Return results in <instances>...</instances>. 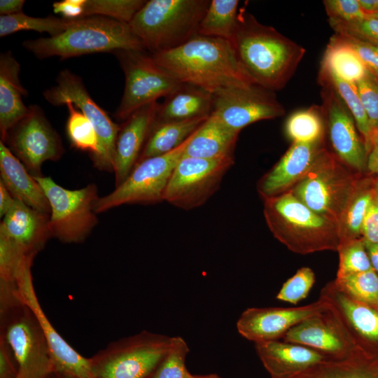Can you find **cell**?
Here are the masks:
<instances>
[{"label": "cell", "mask_w": 378, "mask_h": 378, "mask_svg": "<svg viewBox=\"0 0 378 378\" xmlns=\"http://www.w3.org/2000/svg\"><path fill=\"white\" fill-rule=\"evenodd\" d=\"M231 43L249 81L272 91L285 87L305 54L301 46L244 9L238 12Z\"/></svg>", "instance_id": "1"}, {"label": "cell", "mask_w": 378, "mask_h": 378, "mask_svg": "<svg viewBox=\"0 0 378 378\" xmlns=\"http://www.w3.org/2000/svg\"><path fill=\"white\" fill-rule=\"evenodd\" d=\"M151 55L181 83L212 94L252 84L243 72L231 42L223 38L196 34L177 48Z\"/></svg>", "instance_id": "2"}, {"label": "cell", "mask_w": 378, "mask_h": 378, "mask_svg": "<svg viewBox=\"0 0 378 378\" xmlns=\"http://www.w3.org/2000/svg\"><path fill=\"white\" fill-rule=\"evenodd\" d=\"M22 46L39 59L59 57L65 59L119 50H146L129 24L102 16L78 18L59 35L27 40Z\"/></svg>", "instance_id": "3"}, {"label": "cell", "mask_w": 378, "mask_h": 378, "mask_svg": "<svg viewBox=\"0 0 378 378\" xmlns=\"http://www.w3.org/2000/svg\"><path fill=\"white\" fill-rule=\"evenodd\" d=\"M263 214L273 236L294 253L338 249V226L307 207L290 190L265 199Z\"/></svg>", "instance_id": "4"}, {"label": "cell", "mask_w": 378, "mask_h": 378, "mask_svg": "<svg viewBox=\"0 0 378 378\" xmlns=\"http://www.w3.org/2000/svg\"><path fill=\"white\" fill-rule=\"evenodd\" d=\"M209 0H150L129 23L151 55L177 48L197 34Z\"/></svg>", "instance_id": "5"}, {"label": "cell", "mask_w": 378, "mask_h": 378, "mask_svg": "<svg viewBox=\"0 0 378 378\" xmlns=\"http://www.w3.org/2000/svg\"><path fill=\"white\" fill-rule=\"evenodd\" d=\"M0 338L13 353L16 378H48L54 372L43 331L18 291L0 293Z\"/></svg>", "instance_id": "6"}, {"label": "cell", "mask_w": 378, "mask_h": 378, "mask_svg": "<svg viewBox=\"0 0 378 378\" xmlns=\"http://www.w3.org/2000/svg\"><path fill=\"white\" fill-rule=\"evenodd\" d=\"M325 147L307 175L290 190L313 211L338 223L360 177Z\"/></svg>", "instance_id": "7"}, {"label": "cell", "mask_w": 378, "mask_h": 378, "mask_svg": "<svg viewBox=\"0 0 378 378\" xmlns=\"http://www.w3.org/2000/svg\"><path fill=\"white\" fill-rule=\"evenodd\" d=\"M172 337L146 330L110 343L89 358L95 378H151Z\"/></svg>", "instance_id": "8"}, {"label": "cell", "mask_w": 378, "mask_h": 378, "mask_svg": "<svg viewBox=\"0 0 378 378\" xmlns=\"http://www.w3.org/2000/svg\"><path fill=\"white\" fill-rule=\"evenodd\" d=\"M41 187L50 205L52 237L66 243L84 241L97 225L94 205L98 197L96 185L91 183L69 190L49 176H34Z\"/></svg>", "instance_id": "9"}, {"label": "cell", "mask_w": 378, "mask_h": 378, "mask_svg": "<svg viewBox=\"0 0 378 378\" xmlns=\"http://www.w3.org/2000/svg\"><path fill=\"white\" fill-rule=\"evenodd\" d=\"M193 133L173 150L137 162L120 185L97 200L94 205L95 213L123 204H153L164 201V195L173 171Z\"/></svg>", "instance_id": "10"}, {"label": "cell", "mask_w": 378, "mask_h": 378, "mask_svg": "<svg viewBox=\"0 0 378 378\" xmlns=\"http://www.w3.org/2000/svg\"><path fill=\"white\" fill-rule=\"evenodd\" d=\"M125 75V88L115 117L125 120L139 108L166 97L181 84L159 66L146 50H119L113 52Z\"/></svg>", "instance_id": "11"}, {"label": "cell", "mask_w": 378, "mask_h": 378, "mask_svg": "<svg viewBox=\"0 0 378 378\" xmlns=\"http://www.w3.org/2000/svg\"><path fill=\"white\" fill-rule=\"evenodd\" d=\"M234 162V156L219 158L182 156L168 183L164 201L184 210L202 206L218 190Z\"/></svg>", "instance_id": "12"}, {"label": "cell", "mask_w": 378, "mask_h": 378, "mask_svg": "<svg viewBox=\"0 0 378 378\" xmlns=\"http://www.w3.org/2000/svg\"><path fill=\"white\" fill-rule=\"evenodd\" d=\"M45 99L53 106L74 104L92 122L98 137L99 152L92 159L100 170L113 172L115 142L120 125L115 123L90 97L81 78L70 70L63 69L56 84L43 92Z\"/></svg>", "instance_id": "13"}, {"label": "cell", "mask_w": 378, "mask_h": 378, "mask_svg": "<svg viewBox=\"0 0 378 378\" xmlns=\"http://www.w3.org/2000/svg\"><path fill=\"white\" fill-rule=\"evenodd\" d=\"M33 176H39L42 164L58 160L64 153L59 134L42 108L33 104L29 112L7 133L3 141Z\"/></svg>", "instance_id": "14"}, {"label": "cell", "mask_w": 378, "mask_h": 378, "mask_svg": "<svg viewBox=\"0 0 378 378\" xmlns=\"http://www.w3.org/2000/svg\"><path fill=\"white\" fill-rule=\"evenodd\" d=\"M212 113L228 127L240 132L253 122L283 116L285 109L274 91L248 84L214 94Z\"/></svg>", "instance_id": "15"}, {"label": "cell", "mask_w": 378, "mask_h": 378, "mask_svg": "<svg viewBox=\"0 0 378 378\" xmlns=\"http://www.w3.org/2000/svg\"><path fill=\"white\" fill-rule=\"evenodd\" d=\"M322 108L333 154L347 167L367 174V150L349 111L330 88L321 85Z\"/></svg>", "instance_id": "16"}, {"label": "cell", "mask_w": 378, "mask_h": 378, "mask_svg": "<svg viewBox=\"0 0 378 378\" xmlns=\"http://www.w3.org/2000/svg\"><path fill=\"white\" fill-rule=\"evenodd\" d=\"M32 261L27 262L18 276V295L34 313L48 342L54 372L73 378H95L88 358L74 350L54 328L38 300L31 276Z\"/></svg>", "instance_id": "17"}, {"label": "cell", "mask_w": 378, "mask_h": 378, "mask_svg": "<svg viewBox=\"0 0 378 378\" xmlns=\"http://www.w3.org/2000/svg\"><path fill=\"white\" fill-rule=\"evenodd\" d=\"M282 340L307 346L328 359H342L365 350L358 346L330 307L293 327Z\"/></svg>", "instance_id": "18"}, {"label": "cell", "mask_w": 378, "mask_h": 378, "mask_svg": "<svg viewBox=\"0 0 378 378\" xmlns=\"http://www.w3.org/2000/svg\"><path fill=\"white\" fill-rule=\"evenodd\" d=\"M329 307L319 297L317 301L298 307L248 308L239 318L237 328L242 337L255 343L277 340L295 326Z\"/></svg>", "instance_id": "19"}, {"label": "cell", "mask_w": 378, "mask_h": 378, "mask_svg": "<svg viewBox=\"0 0 378 378\" xmlns=\"http://www.w3.org/2000/svg\"><path fill=\"white\" fill-rule=\"evenodd\" d=\"M320 298L329 303L359 347L378 354V309L351 297L333 281L322 288Z\"/></svg>", "instance_id": "20"}, {"label": "cell", "mask_w": 378, "mask_h": 378, "mask_svg": "<svg viewBox=\"0 0 378 378\" xmlns=\"http://www.w3.org/2000/svg\"><path fill=\"white\" fill-rule=\"evenodd\" d=\"M159 104L154 102L139 108L120 125L113 163L115 187L127 178L136 164L155 122Z\"/></svg>", "instance_id": "21"}, {"label": "cell", "mask_w": 378, "mask_h": 378, "mask_svg": "<svg viewBox=\"0 0 378 378\" xmlns=\"http://www.w3.org/2000/svg\"><path fill=\"white\" fill-rule=\"evenodd\" d=\"M323 141L293 142L278 162L259 180L257 190L263 200L283 194L299 183L325 147Z\"/></svg>", "instance_id": "22"}, {"label": "cell", "mask_w": 378, "mask_h": 378, "mask_svg": "<svg viewBox=\"0 0 378 378\" xmlns=\"http://www.w3.org/2000/svg\"><path fill=\"white\" fill-rule=\"evenodd\" d=\"M50 214L36 210L15 199L3 217L0 234L15 242L27 255L34 258L52 237Z\"/></svg>", "instance_id": "23"}, {"label": "cell", "mask_w": 378, "mask_h": 378, "mask_svg": "<svg viewBox=\"0 0 378 378\" xmlns=\"http://www.w3.org/2000/svg\"><path fill=\"white\" fill-rule=\"evenodd\" d=\"M256 353L272 378H294L328 359L304 345L272 340L255 343Z\"/></svg>", "instance_id": "24"}, {"label": "cell", "mask_w": 378, "mask_h": 378, "mask_svg": "<svg viewBox=\"0 0 378 378\" xmlns=\"http://www.w3.org/2000/svg\"><path fill=\"white\" fill-rule=\"evenodd\" d=\"M20 65L12 52L0 55V134L4 141L8 132L29 112L22 99L27 90L20 79Z\"/></svg>", "instance_id": "25"}, {"label": "cell", "mask_w": 378, "mask_h": 378, "mask_svg": "<svg viewBox=\"0 0 378 378\" xmlns=\"http://www.w3.org/2000/svg\"><path fill=\"white\" fill-rule=\"evenodd\" d=\"M0 182L15 199L36 210L50 214L48 201L41 187L2 141H0Z\"/></svg>", "instance_id": "26"}, {"label": "cell", "mask_w": 378, "mask_h": 378, "mask_svg": "<svg viewBox=\"0 0 378 378\" xmlns=\"http://www.w3.org/2000/svg\"><path fill=\"white\" fill-rule=\"evenodd\" d=\"M214 94L199 87L181 83L159 104L155 122H181L209 117Z\"/></svg>", "instance_id": "27"}, {"label": "cell", "mask_w": 378, "mask_h": 378, "mask_svg": "<svg viewBox=\"0 0 378 378\" xmlns=\"http://www.w3.org/2000/svg\"><path fill=\"white\" fill-rule=\"evenodd\" d=\"M239 134L211 113L193 133L183 157L219 158L234 156Z\"/></svg>", "instance_id": "28"}, {"label": "cell", "mask_w": 378, "mask_h": 378, "mask_svg": "<svg viewBox=\"0 0 378 378\" xmlns=\"http://www.w3.org/2000/svg\"><path fill=\"white\" fill-rule=\"evenodd\" d=\"M294 378H378V354L360 350L342 359H326Z\"/></svg>", "instance_id": "29"}, {"label": "cell", "mask_w": 378, "mask_h": 378, "mask_svg": "<svg viewBox=\"0 0 378 378\" xmlns=\"http://www.w3.org/2000/svg\"><path fill=\"white\" fill-rule=\"evenodd\" d=\"M209 117L181 122H155L137 162L167 153L178 147Z\"/></svg>", "instance_id": "30"}, {"label": "cell", "mask_w": 378, "mask_h": 378, "mask_svg": "<svg viewBox=\"0 0 378 378\" xmlns=\"http://www.w3.org/2000/svg\"><path fill=\"white\" fill-rule=\"evenodd\" d=\"M374 178L368 173L360 177L338 223L340 244L361 237L362 224L374 195Z\"/></svg>", "instance_id": "31"}, {"label": "cell", "mask_w": 378, "mask_h": 378, "mask_svg": "<svg viewBox=\"0 0 378 378\" xmlns=\"http://www.w3.org/2000/svg\"><path fill=\"white\" fill-rule=\"evenodd\" d=\"M321 68L338 78L356 84L365 76L368 69L354 50L339 35H333L324 52Z\"/></svg>", "instance_id": "32"}, {"label": "cell", "mask_w": 378, "mask_h": 378, "mask_svg": "<svg viewBox=\"0 0 378 378\" xmlns=\"http://www.w3.org/2000/svg\"><path fill=\"white\" fill-rule=\"evenodd\" d=\"M318 82L321 85H326L333 90L344 102L354 119L368 153L370 146L371 130L356 84L348 83L338 78L331 71L321 67Z\"/></svg>", "instance_id": "33"}, {"label": "cell", "mask_w": 378, "mask_h": 378, "mask_svg": "<svg viewBox=\"0 0 378 378\" xmlns=\"http://www.w3.org/2000/svg\"><path fill=\"white\" fill-rule=\"evenodd\" d=\"M238 0H211L197 29V34L231 42L238 16Z\"/></svg>", "instance_id": "34"}, {"label": "cell", "mask_w": 378, "mask_h": 378, "mask_svg": "<svg viewBox=\"0 0 378 378\" xmlns=\"http://www.w3.org/2000/svg\"><path fill=\"white\" fill-rule=\"evenodd\" d=\"M326 120L322 106L312 105L293 113L285 123V133L293 143L324 140Z\"/></svg>", "instance_id": "35"}, {"label": "cell", "mask_w": 378, "mask_h": 378, "mask_svg": "<svg viewBox=\"0 0 378 378\" xmlns=\"http://www.w3.org/2000/svg\"><path fill=\"white\" fill-rule=\"evenodd\" d=\"M77 20L53 16L35 18L23 13L0 15V36L4 37L22 30L48 33L50 36H55L72 27Z\"/></svg>", "instance_id": "36"}, {"label": "cell", "mask_w": 378, "mask_h": 378, "mask_svg": "<svg viewBox=\"0 0 378 378\" xmlns=\"http://www.w3.org/2000/svg\"><path fill=\"white\" fill-rule=\"evenodd\" d=\"M65 105L69 111L66 131L71 146L88 152L91 158H94L99 152V141L92 122L73 103L68 102Z\"/></svg>", "instance_id": "37"}, {"label": "cell", "mask_w": 378, "mask_h": 378, "mask_svg": "<svg viewBox=\"0 0 378 378\" xmlns=\"http://www.w3.org/2000/svg\"><path fill=\"white\" fill-rule=\"evenodd\" d=\"M333 281L351 297L378 309V274L374 270L335 278Z\"/></svg>", "instance_id": "38"}, {"label": "cell", "mask_w": 378, "mask_h": 378, "mask_svg": "<svg viewBox=\"0 0 378 378\" xmlns=\"http://www.w3.org/2000/svg\"><path fill=\"white\" fill-rule=\"evenodd\" d=\"M146 2L144 0H83V18L102 16L129 24Z\"/></svg>", "instance_id": "39"}, {"label": "cell", "mask_w": 378, "mask_h": 378, "mask_svg": "<svg viewBox=\"0 0 378 378\" xmlns=\"http://www.w3.org/2000/svg\"><path fill=\"white\" fill-rule=\"evenodd\" d=\"M336 278L373 270L362 237L340 244Z\"/></svg>", "instance_id": "40"}, {"label": "cell", "mask_w": 378, "mask_h": 378, "mask_svg": "<svg viewBox=\"0 0 378 378\" xmlns=\"http://www.w3.org/2000/svg\"><path fill=\"white\" fill-rule=\"evenodd\" d=\"M189 348L179 336L172 337L171 346L151 378H193L186 366Z\"/></svg>", "instance_id": "41"}, {"label": "cell", "mask_w": 378, "mask_h": 378, "mask_svg": "<svg viewBox=\"0 0 378 378\" xmlns=\"http://www.w3.org/2000/svg\"><path fill=\"white\" fill-rule=\"evenodd\" d=\"M314 282L313 270L307 267H301L283 284L276 298L296 304L308 295Z\"/></svg>", "instance_id": "42"}, {"label": "cell", "mask_w": 378, "mask_h": 378, "mask_svg": "<svg viewBox=\"0 0 378 378\" xmlns=\"http://www.w3.org/2000/svg\"><path fill=\"white\" fill-rule=\"evenodd\" d=\"M356 86L369 121L372 136L378 130V78L368 71Z\"/></svg>", "instance_id": "43"}, {"label": "cell", "mask_w": 378, "mask_h": 378, "mask_svg": "<svg viewBox=\"0 0 378 378\" xmlns=\"http://www.w3.org/2000/svg\"><path fill=\"white\" fill-rule=\"evenodd\" d=\"M335 34L378 43V19L370 16L349 22L329 21Z\"/></svg>", "instance_id": "44"}, {"label": "cell", "mask_w": 378, "mask_h": 378, "mask_svg": "<svg viewBox=\"0 0 378 378\" xmlns=\"http://www.w3.org/2000/svg\"><path fill=\"white\" fill-rule=\"evenodd\" d=\"M323 3L329 21L349 22L366 17L358 0H325Z\"/></svg>", "instance_id": "45"}, {"label": "cell", "mask_w": 378, "mask_h": 378, "mask_svg": "<svg viewBox=\"0 0 378 378\" xmlns=\"http://www.w3.org/2000/svg\"><path fill=\"white\" fill-rule=\"evenodd\" d=\"M337 35L354 50L368 71L378 78V43Z\"/></svg>", "instance_id": "46"}, {"label": "cell", "mask_w": 378, "mask_h": 378, "mask_svg": "<svg viewBox=\"0 0 378 378\" xmlns=\"http://www.w3.org/2000/svg\"><path fill=\"white\" fill-rule=\"evenodd\" d=\"M361 237L369 243H378V197L375 195L365 216Z\"/></svg>", "instance_id": "47"}, {"label": "cell", "mask_w": 378, "mask_h": 378, "mask_svg": "<svg viewBox=\"0 0 378 378\" xmlns=\"http://www.w3.org/2000/svg\"><path fill=\"white\" fill-rule=\"evenodd\" d=\"M17 365L6 342L0 338V378H16Z\"/></svg>", "instance_id": "48"}, {"label": "cell", "mask_w": 378, "mask_h": 378, "mask_svg": "<svg viewBox=\"0 0 378 378\" xmlns=\"http://www.w3.org/2000/svg\"><path fill=\"white\" fill-rule=\"evenodd\" d=\"M83 0H63L54 2L52 4L53 12L60 14L67 19H78L83 18Z\"/></svg>", "instance_id": "49"}, {"label": "cell", "mask_w": 378, "mask_h": 378, "mask_svg": "<svg viewBox=\"0 0 378 378\" xmlns=\"http://www.w3.org/2000/svg\"><path fill=\"white\" fill-rule=\"evenodd\" d=\"M368 173L378 176V130L371 136L370 146L367 156Z\"/></svg>", "instance_id": "50"}, {"label": "cell", "mask_w": 378, "mask_h": 378, "mask_svg": "<svg viewBox=\"0 0 378 378\" xmlns=\"http://www.w3.org/2000/svg\"><path fill=\"white\" fill-rule=\"evenodd\" d=\"M25 4L24 0H1V15H11L22 13V8Z\"/></svg>", "instance_id": "51"}, {"label": "cell", "mask_w": 378, "mask_h": 378, "mask_svg": "<svg viewBox=\"0 0 378 378\" xmlns=\"http://www.w3.org/2000/svg\"><path fill=\"white\" fill-rule=\"evenodd\" d=\"M15 198L10 194L4 185L0 182V216L3 218L12 208Z\"/></svg>", "instance_id": "52"}, {"label": "cell", "mask_w": 378, "mask_h": 378, "mask_svg": "<svg viewBox=\"0 0 378 378\" xmlns=\"http://www.w3.org/2000/svg\"><path fill=\"white\" fill-rule=\"evenodd\" d=\"M364 242L372 267L378 274V243Z\"/></svg>", "instance_id": "53"}, {"label": "cell", "mask_w": 378, "mask_h": 378, "mask_svg": "<svg viewBox=\"0 0 378 378\" xmlns=\"http://www.w3.org/2000/svg\"><path fill=\"white\" fill-rule=\"evenodd\" d=\"M366 16L378 12V0H358Z\"/></svg>", "instance_id": "54"}, {"label": "cell", "mask_w": 378, "mask_h": 378, "mask_svg": "<svg viewBox=\"0 0 378 378\" xmlns=\"http://www.w3.org/2000/svg\"><path fill=\"white\" fill-rule=\"evenodd\" d=\"M48 378H73V377H69L67 375H65L59 372H53Z\"/></svg>", "instance_id": "55"}, {"label": "cell", "mask_w": 378, "mask_h": 378, "mask_svg": "<svg viewBox=\"0 0 378 378\" xmlns=\"http://www.w3.org/2000/svg\"><path fill=\"white\" fill-rule=\"evenodd\" d=\"M193 378H221L217 374H205V375H194Z\"/></svg>", "instance_id": "56"}, {"label": "cell", "mask_w": 378, "mask_h": 378, "mask_svg": "<svg viewBox=\"0 0 378 378\" xmlns=\"http://www.w3.org/2000/svg\"><path fill=\"white\" fill-rule=\"evenodd\" d=\"M373 189L375 195L378 197V176H374V178Z\"/></svg>", "instance_id": "57"}, {"label": "cell", "mask_w": 378, "mask_h": 378, "mask_svg": "<svg viewBox=\"0 0 378 378\" xmlns=\"http://www.w3.org/2000/svg\"><path fill=\"white\" fill-rule=\"evenodd\" d=\"M368 16L372 17V18H377V19H378V12H377V13H373V14H372V15H368Z\"/></svg>", "instance_id": "58"}, {"label": "cell", "mask_w": 378, "mask_h": 378, "mask_svg": "<svg viewBox=\"0 0 378 378\" xmlns=\"http://www.w3.org/2000/svg\"><path fill=\"white\" fill-rule=\"evenodd\" d=\"M271 378H272V377H271Z\"/></svg>", "instance_id": "59"}]
</instances>
